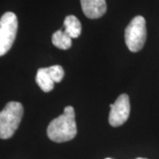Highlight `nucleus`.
Returning <instances> with one entry per match:
<instances>
[{
	"label": "nucleus",
	"instance_id": "obj_6",
	"mask_svg": "<svg viewBox=\"0 0 159 159\" xmlns=\"http://www.w3.org/2000/svg\"><path fill=\"white\" fill-rule=\"evenodd\" d=\"M83 13L89 19H98L106 12L107 5L105 0H80Z\"/></svg>",
	"mask_w": 159,
	"mask_h": 159
},
{
	"label": "nucleus",
	"instance_id": "obj_4",
	"mask_svg": "<svg viewBox=\"0 0 159 159\" xmlns=\"http://www.w3.org/2000/svg\"><path fill=\"white\" fill-rule=\"evenodd\" d=\"M18 19L15 13L7 11L0 18V57L10 51L16 38Z\"/></svg>",
	"mask_w": 159,
	"mask_h": 159
},
{
	"label": "nucleus",
	"instance_id": "obj_12",
	"mask_svg": "<svg viewBox=\"0 0 159 159\" xmlns=\"http://www.w3.org/2000/svg\"><path fill=\"white\" fill-rule=\"evenodd\" d=\"M106 159H111V158H106Z\"/></svg>",
	"mask_w": 159,
	"mask_h": 159
},
{
	"label": "nucleus",
	"instance_id": "obj_7",
	"mask_svg": "<svg viewBox=\"0 0 159 159\" xmlns=\"http://www.w3.org/2000/svg\"><path fill=\"white\" fill-rule=\"evenodd\" d=\"M36 83L43 92H50L54 89V80L51 78L48 67L38 69L35 77Z\"/></svg>",
	"mask_w": 159,
	"mask_h": 159
},
{
	"label": "nucleus",
	"instance_id": "obj_8",
	"mask_svg": "<svg viewBox=\"0 0 159 159\" xmlns=\"http://www.w3.org/2000/svg\"><path fill=\"white\" fill-rule=\"evenodd\" d=\"M64 27L65 32L69 36L73 38H78L81 33V24L80 20L74 15H68L66 16L64 20Z\"/></svg>",
	"mask_w": 159,
	"mask_h": 159
},
{
	"label": "nucleus",
	"instance_id": "obj_1",
	"mask_svg": "<svg viewBox=\"0 0 159 159\" xmlns=\"http://www.w3.org/2000/svg\"><path fill=\"white\" fill-rule=\"evenodd\" d=\"M48 137L54 142H66L74 139L77 134L75 112L73 106H66L64 113L54 119L47 128Z\"/></svg>",
	"mask_w": 159,
	"mask_h": 159
},
{
	"label": "nucleus",
	"instance_id": "obj_5",
	"mask_svg": "<svg viewBox=\"0 0 159 159\" xmlns=\"http://www.w3.org/2000/svg\"><path fill=\"white\" fill-rule=\"evenodd\" d=\"M111 111L109 114V123L113 127L123 125L130 115L129 97L126 94H121L116 102L110 104Z\"/></svg>",
	"mask_w": 159,
	"mask_h": 159
},
{
	"label": "nucleus",
	"instance_id": "obj_11",
	"mask_svg": "<svg viewBox=\"0 0 159 159\" xmlns=\"http://www.w3.org/2000/svg\"><path fill=\"white\" fill-rule=\"evenodd\" d=\"M136 159H146V158H142V157H138V158Z\"/></svg>",
	"mask_w": 159,
	"mask_h": 159
},
{
	"label": "nucleus",
	"instance_id": "obj_2",
	"mask_svg": "<svg viewBox=\"0 0 159 159\" xmlns=\"http://www.w3.org/2000/svg\"><path fill=\"white\" fill-rule=\"evenodd\" d=\"M23 106L19 102H9L0 111V139L11 138L21 122Z\"/></svg>",
	"mask_w": 159,
	"mask_h": 159
},
{
	"label": "nucleus",
	"instance_id": "obj_3",
	"mask_svg": "<svg viewBox=\"0 0 159 159\" xmlns=\"http://www.w3.org/2000/svg\"><path fill=\"white\" fill-rule=\"evenodd\" d=\"M147 38L145 19L138 15L134 18L125 30V44L129 51L137 52L142 49Z\"/></svg>",
	"mask_w": 159,
	"mask_h": 159
},
{
	"label": "nucleus",
	"instance_id": "obj_10",
	"mask_svg": "<svg viewBox=\"0 0 159 159\" xmlns=\"http://www.w3.org/2000/svg\"><path fill=\"white\" fill-rule=\"evenodd\" d=\"M48 70H49L51 78L54 80L55 83L60 82L63 80V78H64L65 71H64V69H63V67L61 66H58V65L52 66L48 67Z\"/></svg>",
	"mask_w": 159,
	"mask_h": 159
},
{
	"label": "nucleus",
	"instance_id": "obj_9",
	"mask_svg": "<svg viewBox=\"0 0 159 159\" xmlns=\"http://www.w3.org/2000/svg\"><path fill=\"white\" fill-rule=\"evenodd\" d=\"M52 43L60 50H68L72 46V38L62 29L57 30L52 34Z\"/></svg>",
	"mask_w": 159,
	"mask_h": 159
}]
</instances>
